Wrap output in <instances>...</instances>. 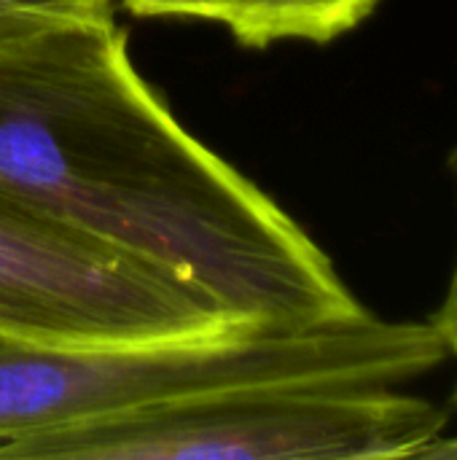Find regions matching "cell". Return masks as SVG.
I'll return each mask as SVG.
<instances>
[{
    "label": "cell",
    "instance_id": "1",
    "mask_svg": "<svg viewBox=\"0 0 457 460\" xmlns=\"http://www.w3.org/2000/svg\"><path fill=\"white\" fill-rule=\"evenodd\" d=\"M0 194L175 275L245 329L369 313L321 245L148 89L110 8L0 49Z\"/></svg>",
    "mask_w": 457,
    "mask_h": 460
},
{
    "label": "cell",
    "instance_id": "2",
    "mask_svg": "<svg viewBox=\"0 0 457 460\" xmlns=\"http://www.w3.org/2000/svg\"><path fill=\"white\" fill-rule=\"evenodd\" d=\"M447 356L431 321L396 323L372 313L312 329H237L135 348L46 345L0 334V442L229 388H396Z\"/></svg>",
    "mask_w": 457,
    "mask_h": 460
},
{
    "label": "cell",
    "instance_id": "8",
    "mask_svg": "<svg viewBox=\"0 0 457 460\" xmlns=\"http://www.w3.org/2000/svg\"><path fill=\"white\" fill-rule=\"evenodd\" d=\"M450 172H453L457 186V146L453 148V154H450ZM431 323L436 326V332H439L442 340L447 342L450 356H457V256L455 267H453V275H450V286H447V294H444V302H442V307L434 313Z\"/></svg>",
    "mask_w": 457,
    "mask_h": 460
},
{
    "label": "cell",
    "instance_id": "5",
    "mask_svg": "<svg viewBox=\"0 0 457 460\" xmlns=\"http://www.w3.org/2000/svg\"><path fill=\"white\" fill-rule=\"evenodd\" d=\"M380 0H210V22L237 43L267 49L280 40L329 43L358 27Z\"/></svg>",
    "mask_w": 457,
    "mask_h": 460
},
{
    "label": "cell",
    "instance_id": "6",
    "mask_svg": "<svg viewBox=\"0 0 457 460\" xmlns=\"http://www.w3.org/2000/svg\"><path fill=\"white\" fill-rule=\"evenodd\" d=\"M108 8L110 0H0V49Z\"/></svg>",
    "mask_w": 457,
    "mask_h": 460
},
{
    "label": "cell",
    "instance_id": "4",
    "mask_svg": "<svg viewBox=\"0 0 457 460\" xmlns=\"http://www.w3.org/2000/svg\"><path fill=\"white\" fill-rule=\"evenodd\" d=\"M237 329L245 326L175 275L0 194V334L135 348Z\"/></svg>",
    "mask_w": 457,
    "mask_h": 460
},
{
    "label": "cell",
    "instance_id": "3",
    "mask_svg": "<svg viewBox=\"0 0 457 460\" xmlns=\"http://www.w3.org/2000/svg\"><path fill=\"white\" fill-rule=\"evenodd\" d=\"M447 412L393 388L253 385L0 442V460H356L431 456Z\"/></svg>",
    "mask_w": 457,
    "mask_h": 460
},
{
    "label": "cell",
    "instance_id": "7",
    "mask_svg": "<svg viewBox=\"0 0 457 460\" xmlns=\"http://www.w3.org/2000/svg\"><path fill=\"white\" fill-rule=\"evenodd\" d=\"M135 16H175V19H207L210 0H119Z\"/></svg>",
    "mask_w": 457,
    "mask_h": 460
}]
</instances>
